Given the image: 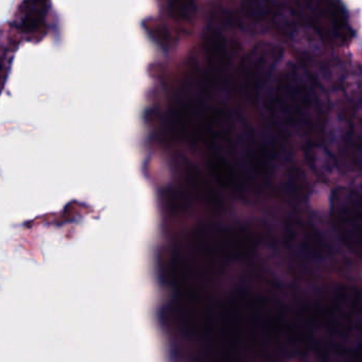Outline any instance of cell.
Segmentation results:
<instances>
[{"label": "cell", "mask_w": 362, "mask_h": 362, "mask_svg": "<svg viewBox=\"0 0 362 362\" xmlns=\"http://www.w3.org/2000/svg\"><path fill=\"white\" fill-rule=\"evenodd\" d=\"M211 177L224 188H233L237 185V175L232 165L218 153L209 156L207 162Z\"/></svg>", "instance_id": "obj_6"}, {"label": "cell", "mask_w": 362, "mask_h": 362, "mask_svg": "<svg viewBox=\"0 0 362 362\" xmlns=\"http://www.w3.org/2000/svg\"><path fill=\"white\" fill-rule=\"evenodd\" d=\"M281 54L283 49L271 43L259 44L250 52L243 65V81L247 94H255L267 81Z\"/></svg>", "instance_id": "obj_4"}, {"label": "cell", "mask_w": 362, "mask_h": 362, "mask_svg": "<svg viewBox=\"0 0 362 362\" xmlns=\"http://www.w3.org/2000/svg\"><path fill=\"white\" fill-rule=\"evenodd\" d=\"M192 245L209 259L230 260L249 253L255 240L243 230L204 226L194 230Z\"/></svg>", "instance_id": "obj_1"}, {"label": "cell", "mask_w": 362, "mask_h": 362, "mask_svg": "<svg viewBox=\"0 0 362 362\" xmlns=\"http://www.w3.org/2000/svg\"><path fill=\"white\" fill-rule=\"evenodd\" d=\"M186 179L188 185L198 198L202 199L207 204L213 207H219L220 201L209 184L203 179L202 175L194 166L186 167Z\"/></svg>", "instance_id": "obj_7"}, {"label": "cell", "mask_w": 362, "mask_h": 362, "mask_svg": "<svg viewBox=\"0 0 362 362\" xmlns=\"http://www.w3.org/2000/svg\"><path fill=\"white\" fill-rule=\"evenodd\" d=\"M288 243L298 253L310 257H321L325 255L326 247L319 233L308 224L293 221L287 228Z\"/></svg>", "instance_id": "obj_5"}, {"label": "cell", "mask_w": 362, "mask_h": 362, "mask_svg": "<svg viewBox=\"0 0 362 362\" xmlns=\"http://www.w3.org/2000/svg\"><path fill=\"white\" fill-rule=\"evenodd\" d=\"M275 96L271 100L272 110L281 124L296 126L311 105V90L296 69L284 73L277 83Z\"/></svg>", "instance_id": "obj_2"}, {"label": "cell", "mask_w": 362, "mask_h": 362, "mask_svg": "<svg viewBox=\"0 0 362 362\" xmlns=\"http://www.w3.org/2000/svg\"><path fill=\"white\" fill-rule=\"evenodd\" d=\"M334 214L343 236L362 251V196L355 192H339L334 200Z\"/></svg>", "instance_id": "obj_3"}, {"label": "cell", "mask_w": 362, "mask_h": 362, "mask_svg": "<svg viewBox=\"0 0 362 362\" xmlns=\"http://www.w3.org/2000/svg\"><path fill=\"white\" fill-rule=\"evenodd\" d=\"M247 12L254 18L266 16L267 6L262 0H247Z\"/></svg>", "instance_id": "obj_8"}]
</instances>
